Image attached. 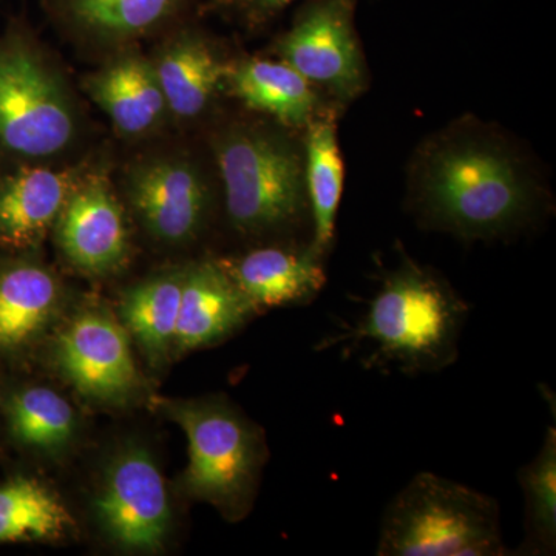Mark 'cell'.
I'll list each match as a JSON object with an SVG mask.
<instances>
[{"instance_id":"3957f363","label":"cell","mask_w":556,"mask_h":556,"mask_svg":"<svg viewBox=\"0 0 556 556\" xmlns=\"http://www.w3.org/2000/svg\"><path fill=\"white\" fill-rule=\"evenodd\" d=\"M496 500L433 473L416 475L388 504L379 556H501Z\"/></svg>"},{"instance_id":"7402d4cb","label":"cell","mask_w":556,"mask_h":556,"mask_svg":"<svg viewBox=\"0 0 556 556\" xmlns=\"http://www.w3.org/2000/svg\"><path fill=\"white\" fill-rule=\"evenodd\" d=\"M72 526L60 497L35 479L0 485V543L58 540Z\"/></svg>"},{"instance_id":"5bb4252c","label":"cell","mask_w":556,"mask_h":556,"mask_svg":"<svg viewBox=\"0 0 556 556\" xmlns=\"http://www.w3.org/2000/svg\"><path fill=\"white\" fill-rule=\"evenodd\" d=\"M68 170L22 169L0 182V240L30 247L46 236L76 188Z\"/></svg>"},{"instance_id":"cb8c5ba5","label":"cell","mask_w":556,"mask_h":556,"mask_svg":"<svg viewBox=\"0 0 556 556\" xmlns=\"http://www.w3.org/2000/svg\"><path fill=\"white\" fill-rule=\"evenodd\" d=\"M10 424L14 437L39 448L61 447L76 426L68 402L43 387L28 388L11 401Z\"/></svg>"},{"instance_id":"ffe728a7","label":"cell","mask_w":556,"mask_h":556,"mask_svg":"<svg viewBox=\"0 0 556 556\" xmlns=\"http://www.w3.org/2000/svg\"><path fill=\"white\" fill-rule=\"evenodd\" d=\"M56 278L39 266H16L0 274V348H16L46 327L56 308Z\"/></svg>"},{"instance_id":"ac0fdd59","label":"cell","mask_w":556,"mask_h":556,"mask_svg":"<svg viewBox=\"0 0 556 556\" xmlns=\"http://www.w3.org/2000/svg\"><path fill=\"white\" fill-rule=\"evenodd\" d=\"M190 0H49L51 13L72 30L102 42L149 35L178 16Z\"/></svg>"},{"instance_id":"44dd1931","label":"cell","mask_w":556,"mask_h":556,"mask_svg":"<svg viewBox=\"0 0 556 556\" xmlns=\"http://www.w3.org/2000/svg\"><path fill=\"white\" fill-rule=\"evenodd\" d=\"M181 288L182 274L156 277L131 288L121 302L124 324L152 361L174 350Z\"/></svg>"},{"instance_id":"e0dca14e","label":"cell","mask_w":556,"mask_h":556,"mask_svg":"<svg viewBox=\"0 0 556 556\" xmlns=\"http://www.w3.org/2000/svg\"><path fill=\"white\" fill-rule=\"evenodd\" d=\"M229 89L249 109L281 126L303 129L320 112L316 87L283 61L248 60L230 65Z\"/></svg>"},{"instance_id":"7a4b0ae2","label":"cell","mask_w":556,"mask_h":556,"mask_svg":"<svg viewBox=\"0 0 556 556\" xmlns=\"http://www.w3.org/2000/svg\"><path fill=\"white\" fill-rule=\"evenodd\" d=\"M467 317L466 300L444 277L404 255L382 278L356 328L329 345L368 340L376 348L367 364L396 365L409 376L438 372L455 364Z\"/></svg>"},{"instance_id":"30bf717a","label":"cell","mask_w":556,"mask_h":556,"mask_svg":"<svg viewBox=\"0 0 556 556\" xmlns=\"http://www.w3.org/2000/svg\"><path fill=\"white\" fill-rule=\"evenodd\" d=\"M131 206L156 239L182 243L203 226L208 207L206 181L186 161L155 160L129 177Z\"/></svg>"},{"instance_id":"8992f818","label":"cell","mask_w":556,"mask_h":556,"mask_svg":"<svg viewBox=\"0 0 556 556\" xmlns=\"http://www.w3.org/2000/svg\"><path fill=\"white\" fill-rule=\"evenodd\" d=\"M21 39L0 46V144L24 156H50L67 148L75 116L67 94Z\"/></svg>"},{"instance_id":"4fadbf2b","label":"cell","mask_w":556,"mask_h":556,"mask_svg":"<svg viewBox=\"0 0 556 556\" xmlns=\"http://www.w3.org/2000/svg\"><path fill=\"white\" fill-rule=\"evenodd\" d=\"M255 313L222 263H200L182 274L174 350L188 353L217 343Z\"/></svg>"},{"instance_id":"6da1fadb","label":"cell","mask_w":556,"mask_h":556,"mask_svg":"<svg viewBox=\"0 0 556 556\" xmlns=\"http://www.w3.org/2000/svg\"><path fill=\"white\" fill-rule=\"evenodd\" d=\"M409 192L424 228L466 241L515 236L543 206L541 190L517 153L489 130L464 124L419 150Z\"/></svg>"},{"instance_id":"8fae6325","label":"cell","mask_w":556,"mask_h":556,"mask_svg":"<svg viewBox=\"0 0 556 556\" xmlns=\"http://www.w3.org/2000/svg\"><path fill=\"white\" fill-rule=\"evenodd\" d=\"M58 240L70 262L87 273H110L126 260V223L104 177L87 178L73 190L58 218Z\"/></svg>"},{"instance_id":"d4e9b609","label":"cell","mask_w":556,"mask_h":556,"mask_svg":"<svg viewBox=\"0 0 556 556\" xmlns=\"http://www.w3.org/2000/svg\"><path fill=\"white\" fill-rule=\"evenodd\" d=\"M218 5L228 9L249 27L268 24L295 0H217Z\"/></svg>"},{"instance_id":"277c9868","label":"cell","mask_w":556,"mask_h":556,"mask_svg":"<svg viewBox=\"0 0 556 556\" xmlns=\"http://www.w3.org/2000/svg\"><path fill=\"white\" fill-rule=\"evenodd\" d=\"M226 211L248 236L283 232L311 218L305 149L281 131L239 126L219 138Z\"/></svg>"},{"instance_id":"ba28073f","label":"cell","mask_w":556,"mask_h":556,"mask_svg":"<svg viewBox=\"0 0 556 556\" xmlns=\"http://www.w3.org/2000/svg\"><path fill=\"white\" fill-rule=\"evenodd\" d=\"M102 529L127 551L163 547L170 526L166 485L155 460L141 448L121 453L110 464L97 501Z\"/></svg>"},{"instance_id":"d6986e66","label":"cell","mask_w":556,"mask_h":556,"mask_svg":"<svg viewBox=\"0 0 556 556\" xmlns=\"http://www.w3.org/2000/svg\"><path fill=\"white\" fill-rule=\"evenodd\" d=\"M305 177L313 240L318 254L327 255L334 240L336 218L343 192V161L338 141V119L332 110H320L306 126Z\"/></svg>"},{"instance_id":"5b68a950","label":"cell","mask_w":556,"mask_h":556,"mask_svg":"<svg viewBox=\"0 0 556 556\" xmlns=\"http://www.w3.org/2000/svg\"><path fill=\"white\" fill-rule=\"evenodd\" d=\"M169 416L188 438L185 489L222 508L229 518L247 511L265 448L257 430L226 402L170 405Z\"/></svg>"},{"instance_id":"7c38bea8","label":"cell","mask_w":556,"mask_h":556,"mask_svg":"<svg viewBox=\"0 0 556 556\" xmlns=\"http://www.w3.org/2000/svg\"><path fill=\"white\" fill-rule=\"evenodd\" d=\"M324 255L313 244L254 249L222 263L255 311L305 305L327 285Z\"/></svg>"},{"instance_id":"2e32d148","label":"cell","mask_w":556,"mask_h":556,"mask_svg":"<svg viewBox=\"0 0 556 556\" xmlns=\"http://www.w3.org/2000/svg\"><path fill=\"white\" fill-rule=\"evenodd\" d=\"M93 101L110 116L116 129L141 135L153 129L167 109L153 64L141 56L110 62L86 80Z\"/></svg>"},{"instance_id":"603a6c76","label":"cell","mask_w":556,"mask_h":556,"mask_svg":"<svg viewBox=\"0 0 556 556\" xmlns=\"http://www.w3.org/2000/svg\"><path fill=\"white\" fill-rule=\"evenodd\" d=\"M526 501V538L521 555H551L556 547V430L548 427L543 447L519 470Z\"/></svg>"},{"instance_id":"9c48e42d","label":"cell","mask_w":556,"mask_h":556,"mask_svg":"<svg viewBox=\"0 0 556 556\" xmlns=\"http://www.w3.org/2000/svg\"><path fill=\"white\" fill-rule=\"evenodd\" d=\"M62 372L86 396L123 401L139 387L129 336L108 314L87 311L62 332L56 350Z\"/></svg>"},{"instance_id":"52a82bcc","label":"cell","mask_w":556,"mask_h":556,"mask_svg":"<svg viewBox=\"0 0 556 556\" xmlns=\"http://www.w3.org/2000/svg\"><path fill=\"white\" fill-rule=\"evenodd\" d=\"M278 56L316 89L346 104L368 86L356 30V0H306L277 40Z\"/></svg>"},{"instance_id":"9a60e30c","label":"cell","mask_w":556,"mask_h":556,"mask_svg":"<svg viewBox=\"0 0 556 556\" xmlns=\"http://www.w3.org/2000/svg\"><path fill=\"white\" fill-rule=\"evenodd\" d=\"M167 109L178 118H195L218 87L228 78L230 65L214 43L199 33H179L153 62Z\"/></svg>"}]
</instances>
